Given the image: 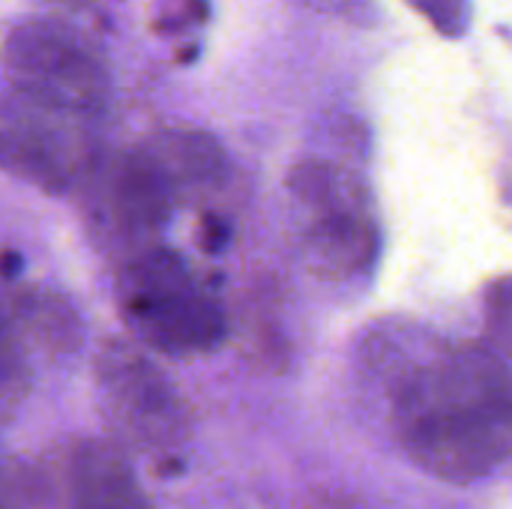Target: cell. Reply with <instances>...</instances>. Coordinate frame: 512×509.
Listing matches in <instances>:
<instances>
[{
    "label": "cell",
    "mask_w": 512,
    "mask_h": 509,
    "mask_svg": "<svg viewBox=\"0 0 512 509\" xmlns=\"http://www.w3.org/2000/svg\"><path fill=\"white\" fill-rule=\"evenodd\" d=\"M315 9L324 12H336L345 18H357V21H369L372 18V3L369 0H306Z\"/></svg>",
    "instance_id": "2e32d148"
},
{
    "label": "cell",
    "mask_w": 512,
    "mask_h": 509,
    "mask_svg": "<svg viewBox=\"0 0 512 509\" xmlns=\"http://www.w3.org/2000/svg\"><path fill=\"white\" fill-rule=\"evenodd\" d=\"M87 123L21 93L0 99V168L48 195L78 189L102 156Z\"/></svg>",
    "instance_id": "277c9868"
},
{
    "label": "cell",
    "mask_w": 512,
    "mask_h": 509,
    "mask_svg": "<svg viewBox=\"0 0 512 509\" xmlns=\"http://www.w3.org/2000/svg\"><path fill=\"white\" fill-rule=\"evenodd\" d=\"M306 252L309 264L330 279H342L369 267L378 252V228L363 195L312 210Z\"/></svg>",
    "instance_id": "ba28073f"
},
{
    "label": "cell",
    "mask_w": 512,
    "mask_h": 509,
    "mask_svg": "<svg viewBox=\"0 0 512 509\" xmlns=\"http://www.w3.org/2000/svg\"><path fill=\"white\" fill-rule=\"evenodd\" d=\"M78 189L87 198L93 228L126 246V258L156 246L153 240L177 204L174 189L144 147L102 153Z\"/></svg>",
    "instance_id": "5b68a950"
},
{
    "label": "cell",
    "mask_w": 512,
    "mask_h": 509,
    "mask_svg": "<svg viewBox=\"0 0 512 509\" xmlns=\"http://www.w3.org/2000/svg\"><path fill=\"white\" fill-rule=\"evenodd\" d=\"M144 150L153 156V162L159 165L177 198L219 186L228 171L225 150L207 132H195V129L162 132Z\"/></svg>",
    "instance_id": "9c48e42d"
},
{
    "label": "cell",
    "mask_w": 512,
    "mask_h": 509,
    "mask_svg": "<svg viewBox=\"0 0 512 509\" xmlns=\"http://www.w3.org/2000/svg\"><path fill=\"white\" fill-rule=\"evenodd\" d=\"M207 0H162L156 9V33H183L201 21H207Z\"/></svg>",
    "instance_id": "4fadbf2b"
},
{
    "label": "cell",
    "mask_w": 512,
    "mask_h": 509,
    "mask_svg": "<svg viewBox=\"0 0 512 509\" xmlns=\"http://www.w3.org/2000/svg\"><path fill=\"white\" fill-rule=\"evenodd\" d=\"M30 504V474L0 447V509H27Z\"/></svg>",
    "instance_id": "9a60e30c"
},
{
    "label": "cell",
    "mask_w": 512,
    "mask_h": 509,
    "mask_svg": "<svg viewBox=\"0 0 512 509\" xmlns=\"http://www.w3.org/2000/svg\"><path fill=\"white\" fill-rule=\"evenodd\" d=\"M483 312H486V336L495 354L512 363V276H501L486 288Z\"/></svg>",
    "instance_id": "7c38bea8"
},
{
    "label": "cell",
    "mask_w": 512,
    "mask_h": 509,
    "mask_svg": "<svg viewBox=\"0 0 512 509\" xmlns=\"http://www.w3.org/2000/svg\"><path fill=\"white\" fill-rule=\"evenodd\" d=\"M99 396L114 429L150 456H171L186 438V414L168 378L129 342H108L96 360Z\"/></svg>",
    "instance_id": "8992f818"
},
{
    "label": "cell",
    "mask_w": 512,
    "mask_h": 509,
    "mask_svg": "<svg viewBox=\"0 0 512 509\" xmlns=\"http://www.w3.org/2000/svg\"><path fill=\"white\" fill-rule=\"evenodd\" d=\"M9 303L30 348L48 354H66L78 348L81 318L75 315L72 303L60 294L42 288H18L9 294Z\"/></svg>",
    "instance_id": "30bf717a"
},
{
    "label": "cell",
    "mask_w": 512,
    "mask_h": 509,
    "mask_svg": "<svg viewBox=\"0 0 512 509\" xmlns=\"http://www.w3.org/2000/svg\"><path fill=\"white\" fill-rule=\"evenodd\" d=\"M12 93L93 120L111 99V72L96 45L60 21H24L3 45Z\"/></svg>",
    "instance_id": "3957f363"
},
{
    "label": "cell",
    "mask_w": 512,
    "mask_h": 509,
    "mask_svg": "<svg viewBox=\"0 0 512 509\" xmlns=\"http://www.w3.org/2000/svg\"><path fill=\"white\" fill-rule=\"evenodd\" d=\"M420 15L432 21L444 36H462L468 30V0H408Z\"/></svg>",
    "instance_id": "5bb4252c"
},
{
    "label": "cell",
    "mask_w": 512,
    "mask_h": 509,
    "mask_svg": "<svg viewBox=\"0 0 512 509\" xmlns=\"http://www.w3.org/2000/svg\"><path fill=\"white\" fill-rule=\"evenodd\" d=\"M27 348L9 294H0V408H12L30 384Z\"/></svg>",
    "instance_id": "8fae6325"
},
{
    "label": "cell",
    "mask_w": 512,
    "mask_h": 509,
    "mask_svg": "<svg viewBox=\"0 0 512 509\" xmlns=\"http://www.w3.org/2000/svg\"><path fill=\"white\" fill-rule=\"evenodd\" d=\"M27 474L45 509H153L126 453L102 438L69 441Z\"/></svg>",
    "instance_id": "52a82bcc"
},
{
    "label": "cell",
    "mask_w": 512,
    "mask_h": 509,
    "mask_svg": "<svg viewBox=\"0 0 512 509\" xmlns=\"http://www.w3.org/2000/svg\"><path fill=\"white\" fill-rule=\"evenodd\" d=\"M54 3H60V6H72V9H75V6H87L90 0H54Z\"/></svg>",
    "instance_id": "e0dca14e"
},
{
    "label": "cell",
    "mask_w": 512,
    "mask_h": 509,
    "mask_svg": "<svg viewBox=\"0 0 512 509\" xmlns=\"http://www.w3.org/2000/svg\"><path fill=\"white\" fill-rule=\"evenodd\" d=\"M117 303L135 336L171 357L210 354L228 336V318L219 300L165 246L141 249L123 261Z\"/></svg>",
    "instance_id": "7a4b0ae2"
},
{
    "label": "cell",
    "mask_w": 512,
    "mask_h": 509,
    "mask_svg": "<svg viewBox=\"0 0 512 509\" xmlns=\"http://www.w3.org/2000/svg\"><path fill=\"white\" fill-rule=\"evenodd\" d=\"M393 423L426 474L474 483L512 459V369L477 345L444 351L399 381Z\"/></svg>",
    "instance_id": "6da1fadb"
}]
</instances>
